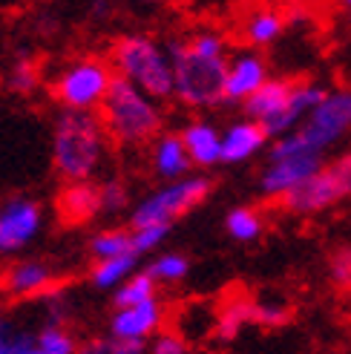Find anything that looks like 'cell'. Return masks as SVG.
I'll list each match as a JSON object with an SVG mask.
<instances>
[{"mask_svg": "<svg viewBox=\"0 0 351 354\" xmlns=\"http://www.w3.org/2000/svg\"><path fill=\"white\" fill-rule=\"evenodd\" d=\"M55 210L61 225L69 227H81L86 222H93L101 214V190L93 179H81V182H64Z\"/></svg>", "mask_w": 351, "mask_h": 354, "instance_id": "obj_15", "label": "cell"}, {"mask_svg": "<svg viewBox=\"0 0 351 354\" xmlns=\"http://www.w3.org/2000/svg\"><path fill=\"white\" fill-rule=\"evenodd\" d=\"M325 156L317 153H291V156H268L265 167L259 173V193L268 202H283L305 179H311Z\"/></svg>", "mask_w": 351, "mask_h": 354, "instance_id": "obj_10", "label": "cell"}, {"mask_svg": "<svg viewBox=\"0 0 351 354\" xmlns=\"http://www.w3.org/2000/svg\"><path fill=\"white\" fill-rule=\"evenodd\" d=\"M268 145L271 136L265 133V127L256 118L245 115L222 130V165H245L262 150H268Z\"/></svg>", "mask_w": 351, "mask_h": 354, "instance_id": "obj_14", "label": "cell"}, {"mask_svg": "<svg viewBox=\"0 0 351 354\" xmlns=\"http://www.w3.org/2000/svg\"><path fill=\"white\" fill-rule=\"evenodd\" d=\"M225 231L234 242H256L262 234H265V219L256 207L251 205H239L231 207L225 216Z\"/></svg>", "mask_w": 351, "mask_h": 354, "instance_id": "obj_23", "label": "cell"}, {"mask_svg": "<svg viewBox=\"0 0 351 354\" xmlns=\"http://www.w3.org/2000/svg\"><path fill=\"white\" fill-rule=\"evenodd\" d=\"M6 84H9V90L15 95H32L41 86V66L35 61H17L12 66Z\"/></svg>", "mask_w": 351, "mask_h": 354, "instance_id": "obj_31", "label": "cell"}, {"mask_svg": "<svg viewBox=\"0 0 351 354\" xmlns=\"http://www.w3.org/2000/svg\"><path fill=\"white\" fill-rule=\"evenodd\" d=\"M110 64L115 75L127 78L147 95L170 101L173 98V61L164 44L150 35H121L110 49Z\"/></svg>", "mask_w": 351, "mask_h": 354, "instance_id": "obj_5", "label": "cell"}, {"mask_svg": "<svg viewBox=\"0 0 351 354\" xmlns=\"http://www.w3.org/2000/svg\"><path fill=\"white\" fill-rule=\"evenodd\" d=\"M159 297V282H155L147 271H133L121 286L113 291V306H135V303H144V299Z\"/></svg>", "mask_w": 351, "mask_h": 354, "instance_id": "obj_24", "label": "cell"}, {"mask_svg": "<svg viewBox=\"0 0 351 354\" xmlns=\"http://www.w3.org/2000/svg\"><path fill=\"white\" fill-rule=\"evenodd\" d=\"M0 354H38L35 334L17 328L9 320H0Z\"/></svg>", "mask_w": 351, "mask_h": 354, "instance_id": "obj_29", "label": "cell"}, {"mask_svg": "<svg viewBox=\"0 0 351 354\" xmlns=\"http://www.w3.org/2000/svg\"><path fill=\"white\" fill-rule=\"evenodd\" d=\"M138 265L135 254H118V257H104L95 259L93 271H90V282L98 291H115L121 282H124Z\"/></svg>", "mask_w": 351, "mask_h": 354, "instance_id": "obj_22", "label": "cell"}, {"mask_svg": "<svg viewBox=\"0 0 351 354\" xmlns=\"http://www.w3.org/2000/svg\"><path fill=\"white\" fill-rule=\"evenodd\" d=\"M0 288L15 299H38L58 288V274L41 259H21L3 274Z\"/></svg>", "mask_w": 351, "mask_h": 354, "instance_id": "obj_13", "label": "cell"}, {"mask_svg": "<svg viewBox=\"0 0 351 354\" xmlns=\"http://www.w3.org/2000/svg\"><path fill=\"white\" fill-rule=\"evenodd\" d=\"M254 326V297H231L216 308V326H214V334L216 340L222 343H234L239 334Z\"/></svg>", "mask_w": 351, "mask_h": 354, "instance_id": "obj_20", "label": "cell"}, {"mask_svg": "<svg viewBox=\"0 0 351 354\" xmlns=\"http://www.w3.org/2000/svg\"><path fill=\"white\" fill-rule=\"evenodd\" d=\"M115 81V69L110 58L84 55L69 61L52 81V101L61 110H86L98 113L104 95Z\"/></svg>", "mask_w": 351, "mask_h": 354, "instance_id": "obj_6", "label": "cell"}, {"mask_svg": "<svg viewBox=\"0 0 351 354\" xmlns=\"http://www.w3.org/2000/svg\"><path fill=\"white\" fill-rule=\"evenodd\" d=\"M294 81L296 78H268L248 101L242 104V113L256 118V121H268L271 115H276L285 107V101L294 90Z\"/></svg>", "mask_w": 351, "mask_h": 354, "instance_id": "obj_21", "label": "cell"}, {"mask_svg": "<svg viewBox=\"0 0 351 354\" xmlns=\"http://www.w3.org/2000/svg\"><path fill=\"white\" fill-rule=\"evenodd\" d=\"M101 190V214H121L130 207V190L121 179H107L98 185Z\"/></svg>", "mask_w": 351, "mask_h": 354, "instance_id": "obj_33", "label": "cell"}, {"mask_svg": "<svg viewBox=\"0 0 351 354\" xmlns=\"http://www.w3.org/2000/svg\"><path fill=\"white\" fill-rule=\"evenodd\" d=\"M147 274L159 282V286H179V282L190 274V262L184 254L164 251L159 257H153L147 265Z\"/></svg>", "mask_w": 351, "mask_h": 354, "instance_id": "obj_26", "label": "cell"}, {"mask_svg": "<svg viewBox=\"0 0 351 354\" xmlns=\"http://www.w3.org/2000/svg\"><path fill=\"white\" fill-rule=\"evenodd\" d=\"M271 78L268 61L254 52V46L227 55V73H225V104L231 107H242L262 84Z\"/></svg>", "mask_w": 351, "mask_h": 354, "instance_id": "obj_11", "label": "cell"}, {"mask_svg": "<svg viewBox=\"0 0 351 354\" xmlns=\"http://www.w3.org/2000/svg\"><path fill=\"white\" fill-rule=\"evenodd\" d=\"M150 170L162 182H173L193 173V162L182 141V133H159L150 141Z\"/></svg>", "mask_w": 351, "mask_h": 354, "instance_id": "obj_17", "label": "cell"}, {"mask_svg": "<svg viewBox=\"0 0 351 354\" xmlns=\"http://www.w3.org/2000/svg\"><path fill=\"white\" fill-rule=\"evenodd\" d=\"M44 231V205L32 196L0 202V257L21 254Z\"/></svg>", "mask_w": 351, "mask_h": 354, "instance_id": "obj_9", "label": "cell"}, {"mask_svg": "<svg viewBox=\"0 0 351 354\" xmlns=\"http://www.w3.org/2000/svg\"><path fill=\"white\" fill-rule=\"evenodd\" d=\"M288 26V17L274 9V6H259L254 12H248L239 24V35L245 46H254V49H265L271 44H276L283 38V32Z\"/></svg>", "mask_w": 351, "mask_h": 354, "instance_id": "obj_19", "label": "cell"}, {"mask_svg": "<svg viewBox=\"0 0 351 354\" xmlns=\"http://www.w3.org/2000/svg\"><path fill=\"white\" fill-rule=\"evenodd\" d=\"M348 136H351V86L325 90L317 107L300 121V127L271 138L268 156H291V153L325 156L328 150L340 147Z\"/></svg>", "mask_w": 351, "mask_h": 354, "instance_id": "obj_4", "label": "cell"}, {"mask_svg": "<svg viewBox=\"0 0 351 354\" xmlns=\"http://www.w3.org/2000/svg\"><path fill=\"white\" fill-rule=\"evenodd\" d=\"M167 320V308L162 297L144 299L135 306H121L110 317V334L118 340H133V343H150V337L159 331Z\"/></svg>", "mask_w": 351, "mask_h": 354, "instance_id": "obj_12", "label": "cell"}, {"mask_svg": "<svg viewBox=\"0 0 351 354\" xmlns=\"http://www.w3.org/2000/svg\"><path fill=\"white\" fill-rule=\"evenodd\" d=\"M110 136L98 113L61 110L52 127V167L61 182L95 179L107 158Z\"/></svg>", "mask_w": 351, "mask_h": 354, "instance_id": "obj_2", "label": "cell"}, {"mask_svg": "<svg viewBox=\"0 0 351 354\" xmlns=\"http://www.w3.org/2000/svg\"><path fill=\"white\" fill-rule=\"evenodd\" d=\"M147 348L153 354H184L190 348V340L184 337L182 331H173V328H159L150 337Z\"/></svg>", "mask_w": 351, "mask_h": 354, "instance_id": "obj_34", "label": "cell"}, {"mask_svg": "<svg viewBox=\"0 0 351 354\" xmlns=\"http://www.w3.org/2000/svg\"><path fill=\"white\" fill-rule=\"evenodd\" d=\"M98 115L110 141L118 147H150V141L164 130L162 101L121 75H115L110 93L104 95Z\"/></svg>", "mask_w": 351, "mask_h": 354, "instance_id": "obj_3", "label": "cell"}, {"mask_svg": "<svg viewBox=\"0 0 351 354\" xmlns=\"http://www.w3.org/2000/svg\"><path fill=\"white\" fill-rule=\"evenodd\" d=\"M173 61V98L187 110H214L225 104L227 41L216 29H196L167 44Z\"/></svg>", "mask_w": 351, "mask_h": 354, "instance_id": "obj_1", "label": "cell"}, {"mask_svg": "<svg viewBox=\"0 0 351 354\" xmlns=\"http://www.w3.org/2000/svg\"><path fill=\"white\" fill-rule=\"evenodd\" d=\"M170 227L173 225H142V227H133V254L135 257L155 254L164 245Z\"/></svg>", "mask_w": 351, "mask_h": 354, "instance_id": "obj_32", "label": "cell"}, {"mask_svg": "<svg viewBox=\"0 0 351 354\" xmlns=\"http://www.w3.org/2000/svg\"><path fill=\"white\" fill-rule=\"evenodd\" d=\"M118 254H133V227H104L90 239V257H118Z\"/></svg>", "mask_w": 351, "mask_h": 354, "instance_id": "obj_25", "label": "cell"}, {"mask_svg": "<svg viewBox=\"0 0 351 354\" xmlns=\"http://www.w3.org/2000/svg\"><path fill=\"white\" fill-rule=\"evenodd\" d=\"M144 3H164V0H144Z\"/></svg>", "mask_w": 351, "mask_h": 354, "instance_id": "obj_36", "label": "cell"}, {"mask_svg": "<svg viewBox=\"0 0 351 354\" xmlns=\"http://www.w3.org/2000/svg\"><path fill=\"white\" fill-rule=\"evenodd\" d=\"M348 196H351V150L331 158V162H323L311 179H305L294 193H288L279 205L288 214L314 216L343 205Z\"/></svg>", "mask_w": 351, "mask_h": 354, "instance_id": "obj_8", "label": "cell"}, {"mask_svg": "<svg viewBox=\"0 0 351 354\" xmlns=\"http://www.w3.org/2000/svg\"><path fill=\"white\" fill-rule=\"evenodd\" d=\"M291 320V303L283 297H254V326L283 328Z\"/></svg>", "mask_w": 351, "mask_h": 354, "instance_id": "obj_28", "label": "cell"}, {"mask_svg": "<svg viewBox=\"0 0 351 354\" xmlns=\"http://www.w3.org/2000/svg\"><path fill=\"white\" fill-rule=\"evenodd\" d=\"M328 282L343 294H351V245H340L328 254Z\"/></svg>", "mask_w": 351, "mask_h": 354, "instance_id": "obj_30", "label": "cell"}, {"mask_svg": "<svg viewBox=\"0 0 351 354\" xmlns=\"http://www.w3.org/2000/svg\"><path fill=\"white\" fill-rule=\"evenodd\" d=\"M323 95H325V86L314 84V81L296 78V81H294V90H291V95H288V101H285V107L279 110L276 115H271L268 121H259V124L265 127V133H268L271 138L285 136V133H291L294 127H300V121H303L314 107H317Z\"/></svg>", "mask_w": 351, "mask_h": 354, "instance_id": "obj_16", "label": "cell"}, {"mask_svg": "<svg viewBox=\"0 0 351 354\" xmlns=\"http://www.w3.org/2000/svg\"><path fill=\"white\" fill-rule=\"evenodd\" d=\"M182 141L190 153L193 167L207 170L222 165V130L207 118H193L182 127Z\"/></svg>", "mask_w": 351, "mask_h": 354, "instance_id": "obj_18", "label": "cell"}, {"mask_svg": "<svg viewBox=\"0 0 351 354\" xmlns=\"http://www.w3.org/2000/svg\"><path fill=\"white\" fill-rule=\"evenodd\" d=\"M35 346H38V354H75L78 351L75 334L64 328V323H46L41 331H35Z\"/></svg>", "mask_w": 351, "mask_h": 354, "instance_id": "obj_27", "label": "cell"}, {"mask_svg": "<svg viewBox=\"0 0 351 354\" xmlns=\"http://www.w3.org/2000/svg\"><path fill=\"white\" fill-rule=\"evenodd\" d=\"M214 190V182L205 173H187L182 179L164 182L159 190L147 193L142 202H135L130 214V227L142 225H176L190 210H196Z\"/></svg>", "mask_w": 351, "mask_h": 354, "instance_id": "obj_7", "label": "cell"}, {"mask_svg": "<svg viewBox=\"0 0 351 354\" xmlns=\"http://www.w3.org/2000/svg\"><path fill=\"white\" fill-rule=\"evenodd\" d=\"M337 3H340V9H343L348 17H351V0H337Z\"/></svg>", "mask_w": 351, "mask_h": 354, "instance_id": "obj_35", "label": "cell"}]
</instances>
